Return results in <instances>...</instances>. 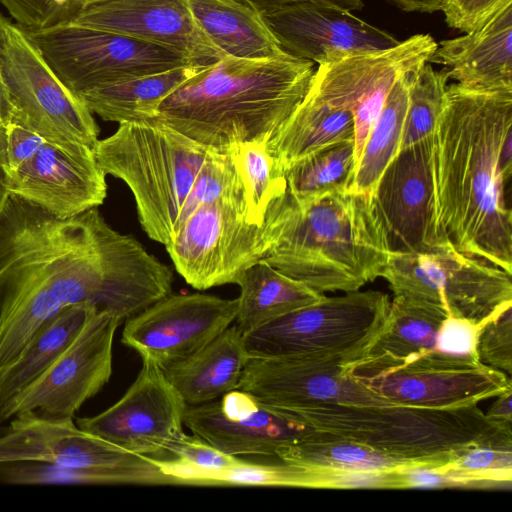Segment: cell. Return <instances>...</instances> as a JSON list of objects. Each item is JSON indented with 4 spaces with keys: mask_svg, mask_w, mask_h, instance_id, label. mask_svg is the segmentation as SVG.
Wrapping results in <instances>:
<instances>
[{
    "mask_svg": "<svg viewBox=\"0 0 512 512\" xmlns=\"http://www.w3.org/2000/svg\"><path fill=\"white\" fill-rule=\"evenodd\" d=\"M262 14L273 12L281 8L302 2H317L333 6L342 7L351 11H357L363 8V0H245Z\"/></svg>",
    "mask_w": 512,
    "mask_h": 512,
    "instance_id": "ee69618b",
    "label": "cell"
},
{
    "mask_svg": "<svg viewBox=\"0 0 512 512\" xmlns=\"http://www.w3.org/2000/svg\"><path fill=\"white\" fill-rule=\"evenodd\" d=\"M445 69L427 62L410 75L408 105L400 149L431 136L439 118L448 86Z\"/></svg>",
    "mask_w": 512,
    "mask_h": 512,
    "instance_id": "e575fe53",
    "label": "cell"
},
{
    "mask_svg": "<svg viewBox=\"0 0 512 512\" xmlns=\"http://www.w3.org/2000/svg\"><path fill=\"white\" fill-rule=\"evenodd\" d=\"M512 136V91L447 86L432 134L435 211L460 252L512 274V214L500 156Z\"/></svg>",
    "mask_w": 512,
    "mask_h": 512,
    "instance_id": "7a4b0ae2",
    "label": "cell"
},
{
    "mask_svg": "<svg viewBox=\"0 0 512 512\" xmlns=\"http://www.w3.org/2000/svg\"><path fill=\"white\" fill-rule=\"evenodd\" d=\"M263 260L324 292H352L381 277L391 249L373 195L343 190L308 200L287 192L269 208Z\"/></svg>",
    "mask_w": 512,
    "mask_h": 512,
    "instance_id": "3957f363",
    "label": "cell"
},
{
    "mask_svg": "<svg viewBox=\"0 0 512 512\" xmlns=\"http://www.w3.org/2000/svg\"><path fill=\"white\" fill-rule=\"evenodd\" d=\"M173 464L196 470H214L238 466L245 461L226 454L196 435L184 434L169 449Z\"/></svg>",
    "mask_w": 512,
    "mask_h": 512,
    "instance_id": "ab89813d",
    "label": "cell"
},
{
    "mask_svg": "<svg viewBox=\"0 0 512 512\" xmlns=\"http://www.w3.org/2000/svg\"><path fill=\"white\" fill-rule=\"evenodd\" d=\"M497 400L493 403L486 417L494 422L512 424V389L496 396Z\"/></svg>",
    "mask_w": 512,
    "mask_h": 512,
    "instance_id": "f6af8a7d",
    "label": "cell"
},
{
    "mask_svg": "<svg viewBox=\"0 0 512 512\" xmlns=\"http://www.w3.org/2000/svg\"><path fill=\"white\" fill-rule=\"evenodd\" d=\"M488 320L476 322L447 315L439 326L435 350L447 355L478 359L476 351L478 337Z\"/></svg>",
    "mask_w": 512,
    "mask_h": 512,
    "instance_id": "60d3db41",
    "label": "cell"
},
{
    "mask_svg": "<svg viewBox=\"0 0 512 512\" xmlns=\"http://www.w3.org/2000/svg\"><path fill=\"white\" fill-rule=\"evenodd\" d=\"M436 47L431 35L416 34L393 47L319 64L303 100L328 115L354 119L357 161L396 80L429 62Z\"/></svg>",
    "mask_w": 512,
    "mask_h": 512,
    "instance_id": "7c38bea8",
    "label": "cell"
},
{
    "mask_svg": "<svg viewBox=\"0 0 512 512\" xmlns=\"http://www.w3.org/2000/svg\"><path fill=\"white\" fill-rule=\"evenodd\" d=\"M151 456L128 452L80 429L73 419L30 413L13 417L0 436V464L37 461L69 467L115 468L147 463Z\"/></svg>",
    "mask_w": 512,
    "mask_h": 512,
    "instance_id": "7402d4cb",
    "label": "cell"
},
{
    "mask_svg": "<svg viewBox=\"0 0 512 512\" xmlns=\"http://www.w3.org/2000/svg\"><path fill=\"white\" fill-rule=\"evenodd\" d=\"M249 359L243 333L233 325L163 372L186 405H199L236 390Z\"/></svg>",
    "mask_w": 512,
    "mask_h": 512,
    "instance_id": "d4e9b609",
    "label": "cell"
},
{
    "mask_svg": "<svg viewBox=\"0 0 512 512\" xmlns=\"http://www.w3.org/2000/svg\"><path fill=\"white\" fill-rule=\"evenodd\" d=\"M412 72L401 75L390 90L357 160L349 191L372 195L381 174L399 152Z\"/></svg>",
    "mask_w": 512,
    "mask_h": 512,
    "instance_id": "4dcf8cb0",
    "label": "cell"
},
{
    "mask_svg": "<svg viewBox=\"0 0 512 512\" xmlns=\"http://www.w3.org/2000/svg\"><path fill=\"white\" fill-rule=\"evenodd\" d=\"M92 307L88 304L66 307L39 327L0 383V411L65 351L81 331Z\"/></svg>",
    "mask_w": 512,
    "mask_h": 512,
    "instance_id": "f546056e",
    "label": "cell"
},
{
    "mask_svg": "<svg viewBox=\"0 0 512 512\" xmlns=\"http://www.w3.org/2000/svg\"><path fill=\"white\" fill-rule=\"evenodd\" d=\"M228 150L244 186L249 217L263 225L271 205L286 192L285 174L270 154L267 143L246 142Z\"/></svg>",
    "mask_w": 512,
    "mask_h": 512,
    "instance_id": "836d02e7",
    "label": "cell"
},
{
    "mask_svg": "<svg viewBox=\"0 0 512 512\" xmlns=\"http://www.w3.org/2000/svg\"><path fill=\"white\" fill-rule=\"evenodd\" d=\"M194 18L226 56L267 59L285 54L258 9L245 0H188Z\"/></svg>",
    "mask_w": 512,
    "mask_h": 512,
    "instance_id": "484cf974",
    "label": "cell"
},
{
    "mask_svg": "<svg viewBox=\"0 0 512 512\" xmlns=\"http://www.w3.org/2000/svg\"><path fill=\"white\" fill-rule=\"evenodd\" d=\"M406 12L433 13L440 11L439 0H389Z\"/></svg>",
    "mask_w": 512,
    "mask_h": 512,
    "instance_id": "bcb514c9",
    "label": "cell"
},
{
    "mask_svg": "<svg viewBox=\"0 0 512 512\" xmlns=\"http://www.w3.org/2000/svg\"><path fill=\"white\" fill-rule=\"evenodd\" d=\"M432 146L431 135L400 149L372 194L391 252L425 253L451 243L435 211Z\"/></svg>",
    "mask_w": 512,
    "mask_h": 512,
    "instance_id": "e0dca14e",
    "label": "cell"
},
{
    "mask_svg": "<svg viewBox=\"0 0 512 512\" xmlns=\"http://www.w3.org/2000/svg\"><path fill=\"white\" fill-rule=\"evenodd\" d=\"M2 175L11 195L59 216H73L98 207L107 195L106 174L93 149L80 143L44 139L29 156Z\"/></svg>",
    "mask_w": 512,
    "mask_h": 512,
    "instance_id": "ac0fdd59",
    "label": "cell"
},
{
    "mask_svg": "<svg viewBox=\"0 0 512 512\" xmlns=\"http://www.w3.org/2000/svg\"><path fill=\"white\" fill-rule=\"evenodd\" d=\"M381 277L393 297L438 307L449 316L483 322L512 307V274L451 243L425 253L391 252Z\"/></svg>",
    "mask_w": 512,
    "mask_h": 512,
    "instance_id": "ba28073f",
    "label": "cell"
},
{
    "mask_svg": "<svg viewBox=\"0 0 512 512\" xmlns=\"http://www.w3.org/2000/svg\"><path fill=\"white\" fill-rule=\"evenodd\" d=\"M237 299L169 294L125 321L121 342L162 370L205 347L235 321Z\"/></svg>",
    "mask_w": 512,
    "mask_h": 512,
    "instance_id": "9a60e30c",
    "label": "cell"
},
{
    "mask_svg": "<svg viewBox=\"0 0 512 512\" xmlns=\"http://www.w3.org/2000/svg\"><path fill=\"white\" fill-rule=\"evenodd\" d=\"M447 25L469 32L486 22L512 0H439Z\"/></svg>",
    "mask_w": 512,
    "mask_h": 512,
    "instance_id": "b9f144b4",
    "label": "cell"
},
{
    "mask_svg": "<svg viewBox=\"0 0 512 512\" xmlns=\"http://www.w3.org/2000/svg\"><path fill=\"white\" fill-rule=\"evenodd\" d=\"M0 480L15 485H180L163 460L153 457L142 465L115 468L69 467L37 461L3 463Z\"/></svg>",
    "mask_w": 512,
    "mask_h": 512,
    "instance_id": "f1b7e54d",
    "label": "cell"
},
{
    "mask_svg": "<svg viewBox=\"0 0 512 512\" xmlns=\"http://www.w3.org/2000/svg\"><path fill=\"white\" fill-rule=\"evenodd\" d=\"M512 307L487 321L480 331L478 360L508 376L512 373Z\"/></svg>",
    "mask_w": 512,
    "mask_h": 512,
    "instance_id": "f35d334b",
    "label": "cell"
},
{
    "mask_svg": "<svg viewBox=\"0 0 512 512\" xmlns=\"http://www.w3.org/2000/svg\"><path fill=\"white\" fill-rule=\"evenodd\" d=\"M390 300L380 291H352L279 316L244 334L250 357H312L350 363L381 329Z\"/></svg>",
    "mask_w": 512,
    "mask_h": 512,
    "instance_id": "52a82bcc",
    "label": "cell"
},
{
    "mask_svg": "<svg viewBox=\"0 0 512 512\" xmlns=\"http://www.w3.org/2000/svg\"><path fill=\"white\" fill-rule=\"evenodd\" d=\"M11 364L9 365H5V366H0V383L1 381L3 380L5 374L7 373L9 367H10Z\"/></svg>",
    "mask_w": 512,
    "mask_h": 512,
    "instance_id": "c3c4849f",
    "label": "cell"
},
{
    "mask_svg": "<svg viewBox=\"0 0 512 512\" xmlns=\"http://www.w3.org/2000/svg\"><path fill=\"white\" fill-rule=\"evenodd\" d=\"M93 151L101 170L133 193L145 233L166 245L209 148L150 119L120 123Z\"/></svg>",
    "mask_w": 512,
    "mask_h": 512,
    "instance_id": "8992f818",
    "label": "cell"
},
{
    "mask_svg": "<svg viewBox=\"0 0 512 512\" xmlns=\"http://www.w3.org/2000/svg\"><path fill=\"white\" fill-rule=\"evenodd\" d=\"M236 284L240 287V295L234 322L243 335L324 296L263 259L248 267Z\"/></svg>",
    "mask_w": 512,
    "mask_h": 512,
    "instance_id": "83f0119b",
    "label": "cell"
},
{
    "mask_svg": "<svg viewBox=\"0 0 512 512\" xmlns=\"http://www.w3.org/2000/svg\"><path fill=\"white\" fill-rule=\"evenodd\" d=\"M356 163L354 140L324 147L284 171L287 192L295 200H308L348 190Z\"/></svg>",
    "mask_w": 512,
    "mask_h": 512,
    "instance_id": "d6a6232c",
    "label": "cell"
},
{
    "mask_svg": "<svg viewBox=\"0 0 512 512\" xmlns=\"http://www.w3.org/2000/svg\"><path fill=\"white\" fill-rule=\"evenodd\" d=\"M184 425L232 456H275L310 429L286 411L236 389L221 398L187 405Z\"/></svg>",
    "mask_w": 512,
    "mask_h": 512,
    "instance_id": "d6986e66",
    "label": "cell"
},
{
    "mask_svg": "<svg viewBox=\"0 0 512 512\" xmlns=\"http://www.w3.org/2000/svg\"><path fill=\"white\" fill-rule=\"evenodd\" d=\"M446 316L438 307L393 297L381 329L360 358L345 363L346 370L352 374L374 372L435 349Z\"/></svg>",
    "mask_w": 512,
    "mask_h": 512,
    "instance_id": "cb8c5ba5",
    "label": "cell"
},
{
    "mask_svg": "<svg viewBox=\"0 0 512 512\" xmlns=\"http://www.w3.org/2000/svg\"><path fill=\"white\" fill-rule=\"evenodd\" d=\"M160 45L208 65L225 57L202 30L188 0H102L69 21Z\"/></svg>",
    "mask_w": 512,
    "mask_h": 512,
    "instance_id": "ffe728a7",
    "label": "cell"
},
{
    "mask_svg": "<svg viewBox=\"0 0 512 512\" xmlns=\"http://www.w3.org/2000/svg\"><path fill=\"white\" fill-rule=\"evenodd\" d=\"M348 373L393 402L431 409L477 405L512 389L506 373L435 349L382 370Z\"/></svg>",
    "mask_w": 512,
    "mask_h": 512,
    "instance_id": "5bb4252c",
    "label": "cell"
},
{
    "mask_svg": "<svg viewBox=\"0 0 512 512\" xmlns=\"http://www.w3.org/2000/svg\"><path fill=\"white\" fill-rule=\"evenodd\" d=\"M395 489H439L468 486L441 466L414 464L394 470Z\"/></svg>",
    "mask_w": 512,
    "mask_h": 512,
    "instance_id": "7bdbcfd3",
    "label": "cell"
},
{
    "mask_svg": "<svg viewBox=\"0 0 512 512\" xmlns=\"http://www.w3.org/2000/svg\"><path fill=\"white\" fill-rule=\"evenodd\" d=\"M23 29H43L70 21L82 0H0Z\"/></svg>",
    "mask_w": 512,
    "mask_h": 512,
    "instance_id": "74e56055",
    "label": "cell"
},
{
    "mask_svg": "<svg viewBox=\"0 0 512 512\" xmlns=\"http://www.w3.org/2000/svg\"><path fill=\"white\" fill-rule=\"evenodd\" d=\"M0 76L12 122L47 140L94 148L99 128L89 109L55 75L26 31L4 19Z\"/></svg>",
    "mask_w": 512,
    "mask_h": 512,
    "instance_id": "8fae6325",
    "label": "cell"
},
{
    "mask_svg": "<svg viewBox=\"0 0 512 512\" xmlns=\"http://www.w3.org/2000/svg\"><path fill=\"white\" fill-rule=\"evenodd\" d=\"M265 224L248 214L243 183L217 200L199 206L179 223L165 245L177 272L193 288L236 284L263 259Z\"/></svg>",
    "mask_w": 512,
    "mask_h": 512,
    "instance_id": "9c48e42d",
    "label": "cell"
},
{
    "mask_svg": "<svg viewBox=\"0 0 512 512\" xmlns=\"http://www.w3.org/2000/svg\"><path fill=\"white\" fill-rule=\"evenodd\" d=\"M468 486L512 481V435L471 444L441 466Z\"/></svg>",
    "mask_w": 512,
    "mask_h": 512,
    "instance_id": "d590c367",
    "label": "cell"
},
{
    "mask_svg": "<svg viewBox=\"0 0 512 512\" xmlns=\"http://www.w3.org/2000/svg\"><path fill=\"white\" fill-rule=\"evenodd\" d=\"M204 65L188 64L96 87L77 97L92 114L117 123L155 119L161 103Z\"/></svg>",
    "mask_w": 512,
    "mask_h": 512,
    "instance_id": "4316f807",
    "label": "cell"
},
{
    "mask_svg": "<svg viewBox=\"0 0 512 512\" xmlns=\"http://www.w3.org/2000/svg\"><path fill=\"white\" fill-rule=\"evenodd\" d=\"M24 30L75 96L96 87L194 64L175 50L69 21Z\"/></svg>",
    "mask_w": 512,
    "mask_h": 512,
    "instance_id": "30bf717a",
    "label": "cell"
},
{
    "mask_svg": "<svg viewBox=\"0 0 512 512\" xmlns=\"http://www.w3.org/2000/svg\"><path fill=\"white\" fill-rule=\"evenodd\" d=\"M282 462L319 470L390 471L414 465L364 444L308 431L277 454Z\"/></svg>",
    "mask_w": 512,
    "mask_h": 512,
    "instance_id": "1f68e13d",
    "label": "cell"
},
{
    "mask_svg": "<svg viewBox=\"0 0 512 512\" xmlns=\"http://www.w3.org/2000/svg\"><path fill=\"white\" fill-rule=\"evenodd\" d=\"M122 322L92 307L76 338L52 365L0 411V423L22 413L73 419L112 374V347Z\"/></svg>",
    "mask_w": 512,
    "mask_h": 512,
    "instance_id": "4fadbf2b",
    "label": "cell"
},
{
    "mask_svg": "<svg viewBox=\"0 0 512 512\" xmlns=\"http://www.w3.org/2000/svg\"><path fill=\"white\" fill-rule=\"evenodd\" d=\"M173 273L98 207L59 216L15 195L0 212V366L60 310L88 304L122 323L171 293Z\"/></svg>",
    "mask_w": 512,
    "mask_h": 512,
    "instance_id": "6da1fadb",
    "label": "cell"
},
{
    "mask_svg": "<svg viewBox=\"0 0 512 512\" xmlns=\"http://www.w3.org/2000/svg\"><path fill=\"white\" fill-rule=\"evenodd\" d=\"M186 403L163 370L142 363L135 381L112 406L98 415L76 419L77 426L128 452L155 455L183 431Z\"/></svg>",
    "mask_w": 512,
    "mask_h": 512,
    "instance_id": "2e32d148",
    "label": "cell"
},
{
    "mask_svg": "<svg viewBox=\"0 0 512 512\" xmlns=\"http://www.w3.org/2000/svg\"><path fill=\"white\" fill-rule=\"evenodd\" d=\"M240 185L242 181L230 150L209 149L175 227L199 206L217 200Z\"/></svg>",
    "mask_w": 512,
    "mask_h": 512,
    "instance_id": "8d00e7d4",
    "label": "cell"
},
{
    "mask_svg": "<svg viewBox=\"0 0 512 512\" xmlns=\"http://www.w3.org/2000/svg\"><path fill=\"white\" fill-rule=\"evenodd\" d=\"M449 79L485 91H512V4L464 35L437 43L429 61Z\"/></svg>",
    "mask_w": 512,
    "mask_h": 512,
    "instance_id": "603a6c76",
    "label": "cell"
},
{
    "mask_svg": "<svg viewBox=\"0 0 512 512\" xmlns=\"http://www.w3.org/2000/svg\"><path fill=\"white\" fill-rule=\"evenodd\" d=\"M9 196H10V193L7 190V187L4 183L2 172L0 170V212L2 211L3 207L5 206Z\"/></svg>",
    "mask_w": 512,
    "mask_h": 512,
    "instance_id": "7dc6e473",
    "label": "cell"
},
{
    "mask_svg": "<svg viewBox=\"0 0 512 512\" xmlns=\"http://www.w3.org/2000/svg\"><path fill=\"white\" fill-rule=\"evenodd\" d=\"M286 412L312 431L413 464L442 466L471 444L512 435V424L489 420L477 405L431 409L396 403L348 372L332 400Z\"/></svg>",
    "mask_w": 512,
    "mask_h": 512,
    "instance_id": "5b68a950",
    "label": "cell"
},
{
    "mask_svg": "<svg viewBox=\"0 0 512 512\" xmlns=\"http://www.w3.org/2000/svg\"><path fill=\"white\" fill-rule=\"evenodd\" d=\"M5 17H3L1 14H0V32H1V26H2V23L4 21Z\"/></svg>",
    "mask_w": 512,
    "mask_h": 512,
    "instance_id": "f907efd6",
    "label": "cell"
},
{
    "mask_svg": "<svg viewBox=\"0 0 512 512\" xmlns=\"http://www.w3.org/2000/svg\"><path fill=\"white\" fill-rule=\"evenodd\" d=\"M83 1V7L88 5V4H91V3H95V2H98V1H102V0H82Z\"/></svg>",
    "mask_w": 512,
    "mask_h": 512,
    "instance_id": "681fc988",
    "label": "cell"
},
{
    "mask_svg": "<svg viewBox=\"0 0 512 512\" xmlns=\"http://www.w3.org/2000/svg\"><path fill=\"white\" fill-rule=\"evenodd\" d=\"M353 12L323 3L302 2L263 16L286 53L318 65L400 42Z\"/></svg>",
    "mask_w": 512,
    "mask_h": 512,
    "instance_id": "44dd1931",
    "label": "cell"
},
{
    "mask_svg": "<svg viewBox=\"0 0 512 512\" xmlns=\"http://www.w3.org/2000/svg\"><path fill=\"white\" fill-rule=\"evenodd\" d=\"M315 63L288 53L225 56L204 65L160 105L155 120L209 149L267 143L305 97Z\"/></svg>",
    "mask_w": 512,
    "mask_h": 512,
    "instance_id": "277c9868",
    "label": "cell"
}]
</instances>
